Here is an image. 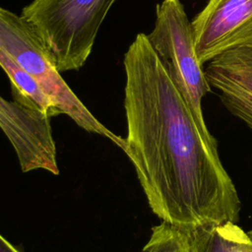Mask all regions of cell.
<instances>
[{
  "label": "cell",
  "mask_w": 252,
  "mask_h": 252,
  "mask_svg": "<svg viewBox=\"0 0 252 252\" xmlns=\"http://www.w3.org/2000/svg\"><path fill=\"white\" fill-rule=\"evenodd\" d=\"M128 157L152 212L188 231L239 220L240 200L216 139L200 130L146 33L124 55Z\"/></svg>",
  "instance_id": "1"
},
{
  "label": "cell",
  "mask_w": 252,
  "mask_h": 252,
  "mask_svg": "<svg viewBox=\"0 0 252 252\" xmlns=\"http://www.w3.org/2000/svg\"><path fill=\"white\" fill-rule=\"evenodd\" d=\"M116 0H32L21 16L40 38L58 71L82 68Z\"/></svg>",
  "instance_id": "2"
},
{
  "label": "cell",
  "mask_w": 252,
  "mask_h": 252,
  "mask_svg": "<svg viewBox=\"0 0 252 252\" xmlns=\"http://www.w3.org/2000/svg\"><path fill=\"white\" fill-rule=\"evenodd\" d=\"M0 49L36 82L59 114L68 115L84 130L103 136L123 150L124 139L99 122L70 89L28 22L21 15L1 6Z\"/></svg>",
  "instance_id": "3"
},
{
  "label": "cell",
  "mask_w": 252,
  "mask_h": 252,
  "mask_svg": "<svg viewBox=\"0 0 252 252\" xmlns=\"http://www.w3.org/2000/svg\"><path fill=\"white\" fill-rule=\"evenodd\" d=\"M147 36L200 130L207 138L215 139L202 110V99L212 88L197 56L192 22L181 0H162L157 5L154 28Z\"/></svg>",
  "instance_id": "4"
},
{
  "label": "cell",
  "mask_w": 252,
  "mask_h": 252,
  "mask_svg": "<svg viewBox=\"0 0 252 252\" xmlns=\"http://www.w3.org/2000/svg\"><path fill=\"white\" fill-rule=\"evenodd\" d=\"M191 22L203 66L228 50L252 47V0H209Z\"/></svg>",
  "instance_id": "5"
},
{
  "label": "cell",
  "mask_w": 252,
  "mask_h": 252,
  "mask_svg": "<svg viewBox=\"0 0 252 252\" xmlns=\"http://www.w3.org/2000/svg\"><path fill=\"white\" fill-rule=\"evenodd\" d=\"M221 103L252 130V47L228 50L204 65Z\"/></svg>",
  "instance_id": "6"
},
{
  "label": "cell",
  "mask_w": 252,
  "mask_h": 252,
  "mask_svg": "<svg viewBox=\"0 0 252 252\" xmlns=\"http://www.w3.org/2000/svg\"><path fill=\"white\" fill-rule=\"evenodd\" d=\"M190 252H252V229L230 220L197 226L187 231Z\"/></svg>",
  "instance_id": "7"
},
{
  "label": "cell",
  "mask_w": 252,
  "mask_h": 252,
  "mask_svg": "<svg viewBox=\"0 0 252 252\" xmlns=\"http://www.w3.org/2000/svg\"><path fill=\"white\" fill-rule=\"evenodd\" d=\"M0 67L10 80L15 101L28 108L36 110L49 118L59 114L36 82L1 49Z\"/></svg>",
  "instance_id": "8"
},
{
  "label": "cell",
  "mask_w": 252,
  "mask_h": 252,
  "mask_svg": "<svg viewBox=\"0 0 252 252\" xmlns=\"http://www.w3.org/2000/svg\"><path fill=\"white\" fill-rule=\"evenodd\" d=\"M144 247L148 252H190L189 236L183 228L161 221L152 228Z\"/></svg>",
  "instance_id": "9"
},
{
  "label": "cell",
  "mask_w": 252,
  "mask_h": 252,
  "mask_svg": "<svg viewBox=\"0 0 252 252\" xmlns=\"http://www.w3.org/2000/svg\"><path fill=\"white\" fill-rule=\"evenodd\" d=\"M0 252H22L10 241H8L2 234H0Z\"/></svg>",
  "instance_id": "10"
},
{
  "label": "cell",
  "mask_w": 252,
  "mask_h": 252,
  "mask_svg": "<svg viewBox=\"0 0 252 252\" xmlns=\"http://www.w3.org/2000/svg\"><path fill=\"white\" fill-rule=\"evenodd\" d=\"M141 252H148V250L145 248V247H143V249H142V251Z\"/></svg>",
  "instance_id": "11"
}]
</instances>
